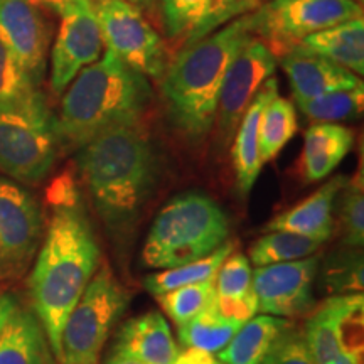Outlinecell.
<instances>
[{
	"label": "cell",
	"instance_id": "obj_1",
	"mask_svg": "<svg viewBox=\"0 0 364 364\" xmlns=\"http://www.w3.org/2000/svg\"><path fill=\"white\" fill-rule=\"evenodd\" d=\"M48 199L51 218L31 273L29 294L59 361L63 327L98 270L102 250L71 176L54 181Z\"/></svg>",
	"mask_w": 364,
	"mask_h": 364
},
{
	"label": "cell",
	"instance_id": "obj_2",
	"mask_svg": "<svg viewBox=\"0 0 364 364\" xmlns=\"http://www.w3.org/2000/svg\"><path fill=\"white\" fill-rule=\"evenodd\" d=\"M76 166L110 235L129 238L161 181V157L149 135L140 125L105 132L78 149Z\"/></svg>",
	"mask_w": 364,
	"mask_h": 364
},
{
	"label": "cell",
	"instance_id": "obj_3",
	"mask_svg": "<svg viewBox=\"0 0 364 364\" xmlns=\"http://www.w3.org/2000/svg\"><path fill=\"white\" fill-rule=\"evenodd\" d=\"M253 38L252 14L184 46L162 75V97L174 129L199 144L215 127L220 91L236 54Z\"/></svg>",
	"mask_w": 364,
	"mask_h": 364
},
{
	"label": "cell",
	"instance_id": "obj_4",
	"mask_svg": "<svg viewBox=\"0 0 364 364\" xmlns=\"http://www.w3.org/2000/svg\"><path fill=\"white\" fill-rule=\"evenodd\" d=\"M150 102L152 86L147 76L107 49L65 91L56 117L59 145L78 150L105 132L140 125Z\"/></svg>",
	"mask_w": 364,
	"mask_h": 364
},
{
	"label": "cell",
	"instance_id": "obj_5",
	"mask_svg": "<svg viewBox=\"0 0 364 364\" xmlns=\"http://www.w3.org/2000/svg\"><path fill=\"white\" fill-rule=\"evenodd\" d=\"M230 236V220L211 196L189 191L172 198L157 213L142 250L147 268L169 270L201 260Z\"/></svg>",
	"mask_w": 364,
	"mask_h": 364
},
{
	"label": "cell",
	"instance_id": "obj_6",
	"mask_svg": "<svg viewBox=\"0 0 364 364\" xmlns=\"http://www.w3.org/2000/svg\"><path fill=\"white\" fill-rule=\"evenodd\" d=\"M56 117L39 90L0 105V172L22 184H39L56 162Z\"/></svg>",
	"mask_w": 364,
	"mask_h": 364
},
{
	"label": "cell",
	"instance_id": "obj_7",
	"mask_svg": "<svg viewBox=\"0 0 364 364\" xmlns=\"http://www.w3.org/2000/svg\"><path fill=\"white\" fill-rule=\"evenodd\" d=\"M130 295L105 265L95 272L61 332V364H98L100 353Z\"/></svg>",
	"mask_w": 364,
	"mask_h": 364
},
{
	"label": "cell",
	"instance_id": "obj_8",
	"mask_svg": "<svg viewBox=\"0 0 364 364\" xmlns=\"http://www.w3.org/2000/svg\"><path fill=\"white\" fill-rule=\"evenodd\" d=\"M363 17L354 0H270L252 14V31L273 54H285L309 36Z\"/></svg>",
	"mask_w": 364,
	"mask_h": 364
},
{
	"label": "cell",
	"instance_id": "obj_9",
	"mask_svg": "<svg viewBox=\"0 0 364 364\" xmlns=\"http://www.w3.org/2000/svg\"><path fill=\"white\" fill-rule=\"evenodd\" d=\"M95 7L108 51L140 75L162 78L167 49L144 14L125 0H103Z\"/></svg>",
	"mask_w": 364,
	"mask_h": 364
},
{
	"label": "cell",
	"instance_id": "obj_10",
	"mask_svg": "<svg viewBox=\"0 0 364 364\" xmlns=\"http://www.w3.org/2000/svg\"><path fill=\"white\" fill-rule=\"evenodd\" d=\"M43 240V213L29 191L0 176V280L29 268Z\"/></svg>",
	"mask_w": 364,
	"mask_h": 364
},
{
	"label": "cell",
	"instance_id": "obj_11",
	"mask_svg": "<svg viewBox=\"0 0 364 364\" xmlns=\"http://www.w3.org/2000/svg\"><path fill=\"white\" fill-rule=\"evenodd\" d=\"M277 70V56L260 39L252 38L228 68L218 98L215 125L218 142L230 144L257 93Z\"/></svg>",
	"mask_w": 364,
	"mask_h": 364
},
{
	"label": "cell",
	"instance_id": "obj_12",
	"mask_svg": "<svg viewBox=\"0 0 364 364\" xmlns=\"http://www.w3.org/2000/svg\"><path fill=\"white\" fill-rule=\"evenodd\" d=\"M61 24L51 51L53 93H65L81 70L102 58L105 39L97 7L91 0H71L61 14Z\"/></svg>",
	"mask_w": 364,
	"mask_h": 364
},
{
	"label": "cell",
	"instance_id": "obj_13",
	"mask_svg": "<svg viewBox=\"0 0 364 364\" xmlns=\"http://www.w3.org/2000/svg\"><path fill=\"white\" fill-rule=\"evenodd\" d=\"M321 260L316 255L302 260L257 267L252 273V290L258 312L280 318L306 317L316 307L314 280Z\"/></svg>",
	"mask_w": 364,
	"mask_h": 364
},
{
	"label": "cell",
	"instance_id": "obj_14",
	"mask_svg": "<svg viewBox=\"0 0 364 364\" xmlns=\"http://www.w3.org/2000/svg\"><path fill=\"white\" fill-rule=\"evenodd\" d=\"M0 41L39 85L51 44V26L43 11L31 0H0Z\"/></svg>",
	"mask_w": 364,
	"mask_h": 364
},
{
	"label": "cell",
	"instance_id": "obj_15",
	"mask_svg": "<svg viewBox=\"0 0 364 364\" xmlns=\"http://www.w3.org/2000/svg\"><path fill=\"white\" fill-rule=\"evenodd\" d=\"M257 4V0H159V11L167 38L184 48L240 14L250 12Z\"/></svg>",
	"mask_w": 364,
	"mask_h": 364
},
{
	"label": "cell",
	"instance_id": "obj_16",
	"mask_svg": "<svg viewBox=\"0 0 364 364\" xmlns=\"http://www.w3.org/2000/svg\"><path fill=\"white\" fill-rule=\"evenodd\" d=\"M282 68L292 86L295 103L363 85L358 75L302 46H295L284 54Z\"/></svg>",
	"mask_w": 364,
	"mask_h": 364
},
{
	"label": "cell",
	"instance_id": "obj_17",
	"mask_svg": "<svg viewBox=\"0 0 364 364\" xmlns=\"http://www.w3.org/2000/svg\"><path fill=\"white\" fill-rule=\"evenodd\" d=\"M348 181L346 176H334L297 206L268 221L265 231H289L326 243L334 235V206Z\"/></svg>",
	"mask_w": 364,
	"mask_h": 364
},
{
	"label": "cell",
	"instance_id": "obj_18",
	"mask_svg": "<svg viewBox=\"0 0 364 364\" xmlns=\"http://www.w3.org/2000/svg\"><path fill=\"white\" fill-rule=\"evenodd\" d=\"M113 354L145 364H174L177 348L166 317L150 311L127 321L118 331Z\"/></svg>",
	"mask_w": 364,
	"mask_h": 364
},
{
	"label": "cell",
	"instance_id": "obj_19",
	"mask_svg": "<svg viewBox=\"0 0 364 364\" xmlns=\"http://www.w3.org/2000/svg\"><path fill=\"white\" fill-rule=\"evenodd\" d=\"M277 95H279V81L272 76L265 81V85L258 91L253 102L250 103L248 110L245 112L238 129L235 132L236 135L233 139V147H231V162H233L236 188L243 196L252 193L255 182L260 176L263 164L260 159V145H258V124H260L263 108Z\"/></svg>",
	"mask_w": 364,
	"mask_h": 364
},
{
	"label": "cell",
	"instance_id": "obj_20",
	"mask_svg": "<svg viewBox=\"0 0 364 364\" xmlns=\"http://www.w3.org/2000/svg\"><path fill=\"white\" fill-rule=\"evenodd\" d=\"M354 145V132L338 124H314L306 132L300 174L306 182L329 177Z\"/></svg>",
	"mask_w": 364,
	"mask_h": 364
},
{
	"label": "cell",
	"instance_id": "obj_21",
	"mask_svg": "<svg viewBox=\"0 0 364 364\" xmlns=\"http://www.w3.org/2000/svg\"><path fill=\"white\" fill-rule=\"evenodd\" d=\"M0 364H56L38 316L17 307L0 332Z\"/></svg>",
	"mask_w": 364,
	"mask_h": 364
},
{
	"label": "cell",
	"instance_id": "obj_22",
	"mask_svg": "<svg viewBox=\"0 0 364 364\" xmlns=\"http://www.w3.org/2000/svg\"><path fill=\"white\" fill-rule=\"evenodd\" d=\"M318 56L329 59L336 65L346 68L354 75L364 73V21L363 17L343 22L309 36L297 44Z\"/></svg>",
	"mask_w": 364,
	"mask_h": 364
},
{
	"label": "cell",
	"instance_id": "obj_23",
	"mask_svg": "<svg viewBox=\"0 0 364 364\" xmlns=\"http://www.w3.org/2000/svg\"><path fill=\"white\" fill-rule=\"evenodd\" d=\"M289 326L287 318L267 314L250 318L226 348L218 353V361L223 364H262L273 343Z\"/></svg>",
	"mask_w": 364,
	"mask_h": 364
},
{
	"label": "cell",
	"instance_id": "obj_24",
	"mask_svg": "<svg viewBox=\"0 0 364 364\" xmlns=\"http://www.w3.org/2000/svg\"><path fill=\"white\" fill-rule=\"evenodd\" d=\"M233 250L235 243L226 241V243L221 245L216 252L201 258V260L186 263V265L176 268H169V270L150 273V275L144 279V287L154 295V297H159V295L171 292V290L179 289V287L215 280L221 263L226 260V257H230V255L233 253Z\"/></svg>",
	"mask_w": 364,
	"mask_h": 364
},
{
	"label": "cell",
	"instance_id": "obj_25",
	"mask_svg": "<svg viewBox=\"0 0 364 364\" xmlns=\"http://www.w3.org/2000/svg\"><path fill=\"white\" fill-rule=\"evenodd\" d=\"M297 112L290 100L277 95L270 100L258 124V145H260L262 164L275 159L294 135L297 134Z\"/></svg>",
	"mask_w": 364,
	"mask_h": 364
},
{
	"label": "cell",
	"instance_id": "obj_26",
	"mask_svg": "<svg viewBox=\"0 0 364 364\" xmlns=\"http://www.w3.org/2000/svg\"><path fill=\"white\" fill-rule=\"evenodd\" d=\"M322 245V241L289 231H268L250 248V260L257 267L302 260L316 255Z\"/></svg>",
	"mask_w": 364,
	"mask_h": 364
},
{
	"label": "cell",
	"instance_id": "obj_27",
	"mask_svg": "<svg viewBox=\"0 0 364 364\" xmlns=\"http://www.w3.org/2000/svg\"><path fill=\"white\" fill-rule=\"evenodd\" d=\"M243 324L228 321L211 311H206L191 318L188 324L179 327V341L186 348H194L199 351L218 354L226 348Z\"/></svg>",
	"mask_w": 364,
	"mask_h": 364
},
{
	"label": "cell",
	"instance_id": "obj_28",
	"mask_svg": "<svg viewBox=\"0 0 364 364\" xmlns=\"http://www.w3.org/2000/svg\"><path fill=\"white\" fill-rule=\"evenodd\" d=\"M334 306L336 331L341 353L358 364L364 358V299L363 294H344L331 297Z\"/></svg>",
	"mask_w": 364,
	"mask_h": 364
},
{
	"label": "cell",
	"instance_id": "obj_29",
	"mask_svg": "<svg viewBox=\"0 0 364 364\" xmlns=\"http://www.w3.org/2000/svg\"><path fill=\"white\" fill-rule=\"evenodd\" d=\"M364 85L353 90H339L322 97L297 103L300 112L314 124H338V122L356 120L363 113Z\"/></svg>",
	"mask_w": 364,
	"mask_h": 364
},
{
	"label": "cell",
	"instance_id": "obj_30",
	"mask_svg": "<svg viewBox=\"0 0 364 364\" xmlns=\"http://www.w3.org/2000/svg\"><path fill=\"white\" fill-rule=\"evenodd\" d=\"M215 295V280H208L203 284L179 287V289L159 295L156 299L171 321L181 327L206 311L211 306Z\"/></svg>",
	"mask_w": 364,
	"mask_h": 364
},
{
	"label": "cell",
	"instance_id": "obj_31",
	"mask_svg": "<svg viewBox=\"0 0 364 364\" xmlns=\"http://www.w3.org/2000/svg\"><path fill=\"white\" fill-rule=\"evenodd\" d=\"M302 332L317 364H326L329 359L341 354L334 306H332L331 297L326 299L321 306L314 307Z\"/></svg>",
	"mask_w": 364,
	"mask_h": 364
},
{
	"label": "cell",
	"instance_id": "obj_32",
	"mask_svg": "<svg viewBox=\"0 0 364 364\" xmlns=\"http://www.w3.org/2000/svg\"><path fill=\"white\" fill-rule=\"evenodd\" d=\"M339 231L344 248L361 250L364 245L363 176L349 179L339 193Z\"/></svg>",
	"mask_w": 364,
	"mask_h": 364
},
{
	"label": "cell",
	"instance_id": "obj_33",
	"mask_svg": "<svg viewBox=\"0 0 364 364\" xmlns=\"http://www.w3.org/2000/svg\"><path fill=\"white\" fill-rule=\"evenodd\" d=\"M322 284L336 295L361 294L363 290V255L353 248L332 255L322 267Z\"/></svg>",
	"mask_w": 364,
	"mask_h": 364
},
{
	"label": "cell",
	"instance_id": "obj_34",
	"mask_svg": "<svg viewBox=\"0 0 364 364\" xmlns=\"http://www.w3.org/2000/svg\"><path fill=\"white\" fill-rule=\"evenodd\" d=\"M38 86L19 59L0 41V105L26 97Z\"/></svg>",
	"mask_w": 364,
	"mask_h": 364
},
{
	"label": "cell",
	"instance_id": "obj_35",
	"mask_svg": "<svg viewBox=\"0 0 364 364\" xmlns=\"http://www.w3.org/2000/svg\"><path fill=\"white\" fill-rule=\"evenodd\" d=\"M252 267L243 253H231L216 273V295L243 297L252 292Z\"/></svg>",
	"mask_w": 364,
	"mask_h": 364
},
{
	"label": "cell",
	"instance_id": "obj_36",
	"mask_svg": "<svg viewBox=\"0 0 364 364\" xmlns=\"http://www.w3.org/2000/svg\"><path fill=\"white\" fill-rule=\"evenodd\" d=\"M262 364H317L304 332L289 326L277 338Z\"/></svg>",
	"mask_w": 364,
	"mask_h": 364
},
{
	"label": "cell",
	"instance_id": "obj_37",
	"mask_svg": "<svg viewBox=\"0 0 364 364\" xmlns=\"http://www.w3.org/2000/svg\"><path fill=\"white\" fill-rule=\"evenodd\" d=\"M209 309L223 318L245 324L258 312V302L252 290L243 297H220V295H215Z\"/></svg>",
	"mask_w": 364,
	"mask_h": 364
},
{
	"label": "cell",
	"instance_id": "obj_38",
	"mask_svg": "<svg viewBox=\"0 0 364 364\" xmlns=\"http://www.w3.org/2000/svg\"><path fill=\"white\" fill-rule=\"evenodd\" d=\"M216 359L211 353L199 351L194 348H186V351H179L174 364H215Z\"/></svg>",
	"mask_w": 364,
	"mask_h": 364
},
{
	"label": "cell",
	"instance_id": "obj_39",
	"mask_svg": "<svg viewBox=\"0 0 364 364\" xmlns=\"http://www.w3.org/2000/svg\"><path fill=\"white\" fill-rule=\"evenodd\" d=\"M17 307H19V302H17L14 295L0 294V332H2L4 326L7 324V321L16 312Z\"/></svg>",
	"mask_w": 364,
	"mask_h": 364
},
{
	"label": "cell",
	"instance_id": "obj_40",
	"mask_svg": "<svg viewBox=\"0 0 364 364\" xmlns=\"http://www.w3.org/2000/svg\"><path fill=\"white\" fill-rule=\"evenodd\" d=\"M34 6H38L41 11H49L53 14L61 16L66 11V7L70 6L71 0H31Z\"/></svg>",
	"mask_w": 364,
	"mask_h": 364
},
{
	"label": "cell",
	"instance_id": "obj_41",
	"mask_svg": "<svg viewBox=\"0 0 364 364\" xmlns=\"http://www.w3.org/2000/svg\"><path fill=\"white\" fill-rule=\"evenodd\" d=\"M125 2L139 9L140 12H154L159 7V0H125Z\"/></svg>",
	"mask_w": 364,
	"mask_h": 364
},
{
	"label": "cell",
	"instance_id": "obj_42",
	"mask_svg": "<svg viewBox=\"0 0 364 364\" xmlns=\"http://www.w3.org/2000/svg\"><path fill=\"white\" fill-rule=\"evenodd\" d=\"M105 364H145V363H140V361H136V359H132V358L118 356V354H112V356L105 361Z\"/></svg>",
	"mask_w": 364,
	"mask_h": 364
},
{
	"label": "cell",
	"instance_id": "obj_43",
	"mask_svg": "<svg viewBox=\"0 0 364 364\" xmlns=\"http://www.w3.org/2000/svg\"><path fill=\"white\" fill-rule=\"evenodd\" d=\"M326 364H358V363L354 361V359L349 358L348 354L341 353V354H338V356H336V358L329 359V361H327Z\"/></svg>",
	"mask_w": 364,
	"mask_h": 364
},
{
	"label": "cell",
	"instance_id": "obj_44",
	"mask_svg": "<svg viewBox=\"0 0 364 364\" xmlns=\"http://www.w3.org/2000/svg\"><path fill=\"white\" fill-rule=\"evenodd\" d=\"M91 2H93V4H95V6H98V4H102V2H103V0H91Z\"/></svg>",
	"mask_w": 364,
	"mask_h": 364
},
{
	"label": "cell",
	"instance_id": "obj_45",
	"mask_svg": "<svg viewBox=\"0 0 364 364\" xmlns=\"http://www.w3.org/2000/svg\"><path fill=\"white\" fill-rule=\"evenodd\" d=\"M215 364H223V363H220V361H216V363H215Z\"/></svg>",
	"mask_w": 364,
	"mask_h": 364
},
{
	"label": "cell",
	"instance_id": "obj_46",
	"mask_svg": "<svg viewBox=\"0 0 364 364\" xmlns=\"http://www.w3.org/2000/svg\"><path fill=\"white\" fill-rule=\"evenodd\" d=\"M354 2H358V0H354Z\"/></svg>",
	"mask_w": 364,
	"mask_h": 364
}]
</instances>
